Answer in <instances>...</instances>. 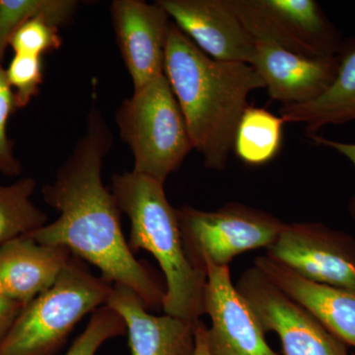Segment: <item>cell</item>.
Listing matches in <instances>:
<instances>
[{"label": "cell", "mask_w": 355, "mask_h": 355, "mask_svg": "<svg viewBox=\"0 0 355 355\" xmlns=\"http://www.w3.org/2000/svg\"><path fill=\"white\" fill-rule=\"evenodd\" d=\"M112 144L113 135L94 103L86 132L55 180L42 191L44 202L60 217L28 236L40 244L65 248L99 268L110 284L135 291L147 309H159L165 289L148 266L135 258L121 231V210L103 183V164Z\"/></svg>", "instance_id": "obj_1"}, {"label": "cell", "mask_w": 355, "mask_h": 355, "mask_svg": "<svg viewBox=\"0 0 355 355\" xmlns=\"http://www.w3.org/2000/svg\"><path fill=\"white\" fill-rule=\"evenodd\" d=\"M165 76L183 113L193 148L205 167L222 171L234 148L248 97L266 88L252 65L221 62L203 53L171 23L165 49Z\"/></svg>", "instance_id": "obj_2"}, {"label": "cell", "mask_w": 355, "mask_h": 355, "mask_svg": "<svg viewBox=\"0 0 355 355\" xmlns=\"http://www.w3.org/2000/svg\"><path fill=\"white\" fill-rule=\"evenodd\" d=\"M112 193L130 221L128 246L133 253L153 254L164 273L162 308L166 315L200 321L207 275L191 263L184 249L177 209L166 197L164 184L135 172L114 174Z\"/></svg>", "instance_id": "obj_3"}, {"label": "cell", "mask_w": 355, "mask_h": 355, "mask_svg": "<svg viewBox=\"0 0 355 355\" xmlns=\"http://www.w3.org/2000/svg\"><path fill=\"white\" fill-rule=\"evenodd\" d=\"M113 284L72 254L55 284L16 318L0 355H55L88 313L107 304Z\"/></svg>", "instance_id": "obj_4"}, {"label": "cell", "mask_w": 355, "mask_h": 355, "mask_svg": "<svg viewBox=\"0 0 355 355\" xmlns=\"http://www.w3.org/2000/svg\"><path fill=\"white\" fill-rule=\"evenodd\" d=\"M116 121L135 158L133 172L159 183L164 184L193 149L183 113L165 74L123 100Z\"/></svg>", "instance_id": "obj_5"}, {"label": "cell", "mask_w": 355, "mask_h": 355, "mask_svg": "<svg viewBox=\"0 0 355 355\" xmlns=\"http://www.w3.org/2000/svg\"><path fill=\"white\" fill-rule=\"evenodd\" d=\"M184 249L205 272L207 263L229 266L238 254L272 246L286 223L263 210L231 202L214 211L184 205L177 209Z\"/></svg>", "instance_id": "obj_6"}, {"label": "cell", "mask_w": 355, "mask_h": 355, "mask_svg": "<svg viewBox=\"0 0 355 355\" xmlns=\"http://www.w3.org/2000/svg\"><path fill=\"white\" fill-rule=\"evenodd\" d=\"M253 38L311 58L338 55L343 40L314 0H228Z\"/></svg>", "instance_id": "obj_7"}, {"label": "cell", "mask_w": 355, "mask_h": 355, "mask_svg": "<svg viewBox=\"0 0 355 355\" xmlns=\"http://www.w3.org/2000/svg\"><path fill=\"white\" fill-rule=\"evenodd\" d=\"M236 288L258 318L263 331H275L284 355H349L342 340L253 266Z\"/></svg>", "instance_id": "obj_8"}, {"label": "cell", "mask_w": 355, "mask_h": 355, "mask_svg": "<svg viewBox=\"0 0 355 355\" xmlns=\"http://www.w3.org/2000/svg\"><path fill=\"white\" fill-rule=\"evenodd\" d=\"M266 254L306 279L355 291V240L343 231L286 223Z\"/></svg>", "instance_id": "obj_9"}, {"label": "cell", "mask_w": 355, "mask_h": 355, "mask_svg": "<svg viewBox=\"0 0 355 355\" xmlns=\"http://www.w3.org/2000/svg\"><path fill=\"white\" fill-rule=\"evenodd\" d=\"M205 270L203 314L211 322L207 333L210 355H279L233 284L229 266L207 263Z\"/></svg>", "instance_id": "obj_10"}, {"label": "cell", "mask_w": 355, "mask_h": 355, "mask_svg": "<svg viewBox=\"0 0 355 355\" xmlns=\"http://www.w3.org/2000/svg\"><path fill=\"white\" fill-rule=\"evenodd\" d=\"M116 43L135 90L164 76L169 14L157 2L114 0L111 4Z\"/></svg>", "instance_id": "obj_11"}, {"label": "cell", "mask_w": 355, "mask_h": 355, "mask_svg": "<svg viewBox=\"0 0 355 355\" xmlns=\"http://www.w3.org/2000/svg\"><path fill=\"white\" fill-rule=\"evenodd\" d=\"M175 25L209 57L252 64L254 40L228 0H156Z\"/></svg>", "instance_id": "obj_12"}, {"label": "cell", "mask_w": 355, "mask_h": 355, "mask_svg": "<svg viewBox=\"0 0 355 355\" xmlns=\"http://www.w3.org/2000/svg\"><path fill=\"white\" fill-rule=\"evenodd\" d=\"M254 40V55L251 65L265 83L268 96L284 106L313 101L323 95L335 80L338 55L306 58L270 40Z\"/></svg>", "instance_id": "obj_13"}, {"label": "cell", "mask_w": 355, "mask_h": 355, "mask_svg": "<svg viewBox=\"0 0 355 355\" xmlns=\"http://www.w3.org/2000/svg\"><path fill=\"white\" fill-rule=\"evenodd\" d=\"M106 305L125 321L132 355H195L197 322L150 314L142 299L123 284H113Z\"/></svg>", "instance_id": "obj_14"}, {"label": "cell", "mask_w": 355, "mask_h": 355, "mask_svg": "<svg viewBox=\"0 0 355 355\" xmlns=\"http://www.w3.org/2000/svg\"><path fill=\"white\" fill-rule=\"evenodd\" d=\"M254 266L336 338L355 349V291L306 279L266 254Z\"/></svg>", "instance_id": "obj_15"}, {"label": "cell", "mask_w": 355, "mask_h": 355, "mask_svg": "<svg viewBox=\"0 0 355 355\" xmlns=\"http://www.w3.org/2000/svg\"><path fill=\"white\" fill-rule=\"evenodd\" d=\"M71 256L28 235L6 243L0 247V293L25 307L55 284Z\"/></svg>", "instance_id": "obj_16"}, {"label": "cell", "mask_w": 355, "mask_h": 355, "mask_svg": "<svg viewBox=\"0 0 355 355\" xmlns=\"http://www.w3.org/2000/svg\"><path fill=\"white\" fill-rule=\"evenodd\" d=\"M338 73L330 88L313 101L284 106L279 116L286 123H303L309 137L328 125L355 120V39L345 40L338 53Z\"/></svg>", "instance_id": "obj_17"}, {"label": "cell", "mask_w": 355, "mask_h": 355, "mask_svg": "<svg viewBox=\"0 0 355 355\" xmlns=\"http://www.w3.org/2000/svg\"><path fill=\"white\" fill-rule=\"evenodd\" d=\"M286 121L268 110L249 106L236 132V155L246 164H266L279 154Z\"/></svg>", "instance_id": "obj_18"}, {"label": "cell", "mask_w": 355, "mask_h": 355, "mask_svg": "<svg viewBox=\"0 0 355 355\" xmlns=\"http://www.w3.org/2000/svg\"><path fill=\"white\" fill-rule=\"evenodd\" d=\"M35 189L36 181L29 177L9 186L0 184V247L48 222V216L31 200Z\"/></svg>", "instance_id": "obj_19"}, {"label": "cell", "mask_w": 355, "mask_h": 355, "mask_svg": "<svg viewBox=\"0 0 355 355\" xmlns=\"http://www.w3.org/2000/svg\"><path fill=\"white\" fill-rule=\"evenodd\" d=\"M79 2L76 0H0V64L14 33L32 18L64 26L73 19Z\"/></svg>", "instance_id": "obj_20"}, {"label": "cell", "mask_w": 355, "mask_h": 355, "mask_svg": "<svg viewBox=\"0 0 355 355\" xmlns=\"http://www.w3.org/2000/svg\"><path fill=\"white\" fill-rule=\"evenodd\" d=\"M127 334L123 318L104 305L93 312L85 330L64 355H96L107 340Z\"/></svg>", "instance_id": "obj_21"}, {"label": "cell", "mask_w": 355, "mask_h": 355, "mask_svg": "<svg viewBox=\"0 0 355 355\" xmlns=\"http://www.w3.org/2000/svg\"><path fill=\"white\" fill-rule=\"evenodd\" d=\"M62 44L58 26L41 17L32 18L21 25L9 43L15 53L41 58L58 50Z\"/></svg>", "instance_id": "obj_22"}, {"label": "cell", "mask_w": 355, "mask_h": 355, "mask_svg": "<svg viewBox=\"0 0 355 355\" xmlns=\"http://www.w3.org/2000/svg\"><path fill=\"white\" fill-rule=\"evenodd\" d=\"M6 73L13 91L16 108H24L38 95L43 83L42 58L15 53Z\"/></svg>", "instance_id": "obj_23"}, {"label": "cell", "mask_w": 355, "mask_h": 355, "mask_svg": "<svg viewBox=\"0 0 355 355\" xmlns=\"http://www.w3.org/2000/svg\"><path fill=\"white\" fill-rule=\"evenodd\" d=\"M16 109L6 69L0 64V173L6 176H18L22 172L20 161L14 155L13 141L7 135V123Z\"/></svg>", "instance_id": "obj_24"}, {"label": "cell", "mask_w": 355, "mask_h": 355, "mask_svg": "<svg viewBox=\"0 0 355 355\" xmlns=\"http://www.w3.org/2000/svg\"><path fill=\"white\" fill-rule=\"evenodd\" d=\"M24 306L0 293V343L2 342Z\"/></svg>", "instance_id": "obj_25"}, {"label": "cell", "mask_w": 355, "mask_h": 355, "mask_svg": "<svg viewBox=\"0 0 355 355\" xmlns=\"http://www.w3.org/2000/svg\"><path fill=\"white\" fill-rule=\"evenodd\" d=\"M310 139L314 140L320 146L328 147V148L334 149L336 153L342 154L345 158L349 159V162L355 168V144L336 141V140L324 139V137H319V135H312ZM349 210L350 216L355 220V195L350 200Z\"/></svg>", "instance_id": "obj_26"}, {"label": "cell", "mask_w": 355, "mask_h": 355, "mask_svg": "<svg viewBox=\"0 0 355 355\" xmlns=\"http://www.w3.org/2000/svg\"><path fill=\"white\" fill-rule=\"evenodd\" d=\"M207 327L202 322L196 324V349L195 355H210L207 345Z\"/></svg>", "instance_id": "obj_27"}]
</instances>
